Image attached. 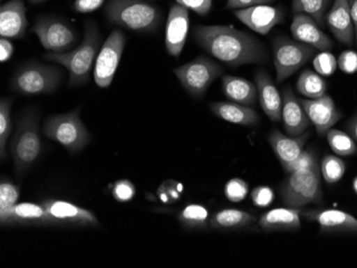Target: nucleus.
<instances>
[{
  "label": "nucleus",
  "mask_w": 357,
  "mask_h": 268,
  "mask_svg": "<svg viewBox=\"0 0 357 268\" xmlns=\"http://www.w3.org/2000/svg\"><path fill=\"white\" fill-rule=\"evenodd\" d=\"M192 36L200 47L230 67L268 61L266 46L232 26L198 25L192 30Z\"/></svg>",
  "instance_id": "1"
},
{
  "label": "nucleus",
  "mask_w": 357,
  "mask_h": 268,
  "mask_svg": "<svg viewBox=\"0 0 357 268\" xmlns=\"http://www.w3.org/2000/svg\"><path fill=\"white\" fill-rule=\"evenodd\" d=\"M102 36L99 28L92 21L85 22L84 40L79 46L67 53H47L44 55L46 61L55 62L69 72L70 88L86 85L90 81V74L96 65V57L101 49Z\"/></svg>",
  "instance_id": "2"
},
{
  "label": "nucleus",
  "mask_w": 357,
  "mask_h": 268,
  "mask_svg": "<svg viewBox=\"0 0 357 268\" xmlns=\"http://www.w3.org/2000/svg\"><path fill=\"white\" fill-rule=\"evenodd\" d=\"M10 152L16 175L19 178L23 177L39 161L42 143L37 110L27 109L20 116L10 145Z\"/></svg>",
  "instance_id": "3"
},
{
  "label": "nucleus",
  "mask_w": 357,
  "mask_h": 268,
  "mask_svg": "<svg viewBox=\"0 0 357 268\" xmlns=\"http://www.w3.org/2000/svg\"><path fill=\"white\" fill-rule=\"evenodd\" d=\"M105 15L109 23L135 33H153L163 21L160 8L144 0H109Z\"/></svg>",
  "instance_id": "4"
},
{
  "label": "nucleus",
  "mask_w": 357,
  "mask_h": 268,
  "mask_svg": "<svg viewBox=\"0 0 357 268\" xmlns=\"http://www.w3.org/2000/svg\"><path fill=\"white\" fill-rule=\"evenodd\" d=\"M320 163L310 169L289 173L280 187V198L284 207L304 209L310 204L322 207V181Z\"/></svg>",
  "instance_id": "5"
},
{
  "label": "nucleus",
  "mask_w": 357,
  "mask_h": 268,
  "mask_svg": "<svg viewBox=\"0 0 357 268\" xmlns=\"http://www.w3.org/2000/svg\"><path fill=\"white\" fill-rule=\"evenodd\" d=\"M63 73L60 68L40 62H27L14 72L11 90L24 97L52 94L61 85Z\"/></svg>",
  "instance_id": "6"
},
{
  "label": "nucleus",
  "mask_w": 357,
  "mask_h": 268,
  "mask_svg": "<svg viewBox=\"0 0 357 268\" xmlns=\"http://www.w3.org/2000/svg\"><path fill=\"white\" fill-rule=\"evenodd\" d=\"M43 131L46 137L60 143L71 154L83 151L91 139L87 127L80 119V107L70 113L48 117Z\"/></svg>",
  "instance_id": "7"
},
{
  "label": "nucleus",
  "mask_w": 357,
  "mask_h": 268,
  "mask_svg": "<svg viewBox=\"0 0 357 268\" xmlns=\"http://www.w3.org/2000/svg\"><path fill=\"white\" fill-rule=\"evenodd\" d=\"M316 55L317 49L312 46L284 36L275 37L273 40V61L276 70V81L280 84L286 81Z\"/></svg>",
  "instance_id": "8"
},
{
  "label": "nucleus",
  "mask_w": 357,
  "mask_h": 268,
  "mask_svg": "<svg viewBox=\"0 0 357 268\" xmlns=\"http://www.w3.org/2000/svg\"><path fill=\"white\" fill-rule=\"evenodd\" d=\"M174 75L183 89L195 99L204 97L212 84L222 76L224 69L218 62L206 56H199L174 70Z\"/></svg>",
  "instance_id": "9"
},
{
  "label": "nucleus",
  "mask_w": 357,
  "mask_h": 268,
  "mask_svg": "<svg viewBox=\"0 0 357 268\" xmlns=\"http://www.w3.org/2000/svg\"><path fill=\"white\" fill-rule=\"evenodd\" d=\"M31 33L37 36L44 49L51 53H67L78 41L75 29L59 17H39L31 28Z\"/></svg>",
  "instance_id": "10"
},
{
  "label": "nucleus",
  "mask_w": 357,
  "mask_h": 268,
  "mask_svg": "<svg viewBox=\"0 0 357 268\" xmlns=\"http://www.w3.org/2000/svg\"><path fill=\"white\" fill-rule=\"evenodd\" d=\"M126 43V37L123 31L115 29L112 30L106 41L102 44L93 70L94 81L98 87L106 89L112 85L119 67Z\"/></svg>",
  "instance_id": "11"
},
{
  "label": "nucleus",
  "mask_w": 357,
  "mask_h": 268,
  "mask_svg": "<svg viewBox=\"0 0 357 268\" xmlns=\"http://www.w3.org/2000/svg\"><path fill=\"white\" fill-rule=\"evenodd\" d=\"M43 205L48 215L51 216L53 227L100 228L99 219L92 212L76 204L57 199H44Z\"/></svg>",
  "instance_id": "12"
},
{
  "label": "nucleus",
  "mask_w": 357,
  "mask_h": 268,
  "mask_svg": "<svg viewBox=\"0 0 357 268\" xmlns=\"http://www.w3.org/2000/svg\"><path fill=\"white\" fill-rule=\"evenodd\" d=\"M310 223H318L320 233L326 235H357V218L339 210H302L301 213Z\"/></svg>",
  "instance_id": "13"
},
{
  "label": "nucleus",
  "mask_w": 357,
  "mask_h": 268,
  "mask_svg": "<svg viewBox=\"0 0 357 268\" xmlns=\"http://www.w3.org/2000/svg\"><path fill=\"white\" fill-rule=\"evenodd\" d=\"M0 225L1 227H53V221L41 203L24 202L1 212Z\"/></svg>",
  "instance_id": "14"
},
{
  "label": "nucleus",
  "mask_w": 357,
  "mask_h": 268,
  "mask_svg": "<svg viewBox=\"0 0 357 268\" xmlns=\"http://www.w3.org/2000/svg\"><path fill=\"white\" fill-rule=\"evenodd\" d=\"M300 101L320 137L326 136L333 126L342 118V111L328 94L318 99H300Z\"/></svg>",
  "instance_id": "15"
},
{
  "label": "nucleus",
  "mask_w": 357,
  "mask_h": 268,
  "mask_svg": "<svg viewBox=\"0 0 357 268\" xmlns=\"http://www.w3.org/2000/svg\"><path fill=\"white\" fill-rule=\"evenodd\" d=\"M234 14L244 25L262 36L268 35L275 26L284 22V11L282 7L258 5L236 10Z\"/></svg>",
  "instance_id": "16"
},
{
  "label": "nucleus",
  "mask_w": 357,
  "mask_h": 268,
  "mask_svg": "<svg viewBox=\"0 0 357 268\" xmlns=\"http://www.w3.org/2000/svg\"><path fill=\"white\" fill-rule=\"evenodd\" d=\"M190 28L188 8L174 5L170 9L165 29L166 51L172 57L178 58L183 51Z\"/></svg>",
  "instance_id": "17"
},
{
  "label": "nucleus",
  "mask_w": 357,
  "mask_h": 268,
  "mask_svg": "<svg viewBox=\"0 0 357 268\" xmlns=\"http://www.w3.org/2000/svg\"><path fill=\"white\" fill-rule=\"evenodd\" d=\"M291 33L296 41L312 46L317 51L328 52L334 47V42L310 15L294 14L291 24Z\"/></svg>",
  "instance_id": "18"
},
{
  "label": "nucleus",
  "mask_w": 357,
  "mask_h": 268,
  "mask_svg": "<svg viewBox=\"0 0 357 268\" xmlns=\"http://www.w3.org/2000/svg\"><path fill=\"white\" fill-rule=\"evenodd\" d=\"M282 116L284 131L287 135L298 137L310 129L312 126L306 110L303 107L300 99L296 97L291 88H284L282 91Z\"/></svg>",
  "instance_id": "19"
},
{
  "label": "nucleus",
  "mask_w": 357,
  "mask_h": 268,
  "mask_svg": "<svg viewBox=\"0 0 357 268\" xmlns=\"http://www.w3.org/2000/svg\"><path fill=\"white\" fill-rule=\"evenodd\" d=\"M326 24L339 43L349 47L354 45V24L351 17L349 0H335L326 13Z\"/></svg>",
  "instance_id": "20"
},
{
  "label": "nucleus",
  "mask_w": 357,
  "mask_h": 268,
  "mask_svg": "<svg viewBox=\"0 0 357 268\" xmlns=\"http://www.w3.org/2000/svg\"><path fill=\"white\" fill-rule=\"evenodd\" d=\"M24 0H10L0 9V36L6 39H23L28 28Z\"/></svg>",
  "instance_id": "21"
},
{
  "label": "nucleus",
  "mask_w": 357,
  "mask_h": 268,
  "mask_svg": "<svg viewBox=\"0 0 357 268\" xmlns=\"http://www.w3.org/2000/svg\"><path fill=\"white\" fill-rule=\"evenodd\" d=\"M255 81L258 89L259 103L264 113L273 122L282 121V95H280L272 77L262 69L257 70Z\"/></svg>",
  "instance_id": "22"
},
{
  "label": "nucleus",
  "mask_w": 357,
  "mask_h": 268,
  "mask_svg": "<svg viewBox=\"0 0 357 268\" xmlns=\"http://www.w3.org/2000/svg\"><path fill=\"white\" fill-rule=\"evenodd\" d=\"M310 137V132H306L298 137H292L274 129L268 134V140L275 155L282 166H284L298 159L304 151L307 140Z\"/></svg>",
  "instance_id": "23"
},
{
  "label": "nucleus",
  "mask_w": 357,
  "mask_h": 268,
  "mask_svg": "<svg viewBox=\"0 0 357 268\" xmlns=\"http://www.w3.org/2000/svg\"><path fill=\"white\" fill-rule=\"evenodd\" d=\"M303 209L280 207L262 214L258 225L264 232H291L301 229V213Z\"/></svg>",
  "instance_id": "24"
},
{
  "label": "nucleus",
  "mask_w": 357,
  "mask_h": 268,
  "mask_svg": "<svg viewBox=\"0 0 357 268\" xmlns=\"http://www.w3.org/2000/svg\"><path fill=\"white\" fill-rule=\"evenodd\" d=\"M222 86L225 97L234 103L252 107L259 101L257 86L245 78L222 75Z\"/></svg>",
  "instance_id": "25"
},
{
  "label": "nucleus",
  "mask_w": 357,
  "mask_h": 268,
  "mask_svg": "<svg viewBox=\"0 0 357 268\" xmlns=\"http://www.w3.org/2000/svg\"><path fill=\"white\" fill-rule=\"evenodd\" d=\"M210 109L216 117L229 123L255 126L260 122L256 110L234 102H215L210 104Z\"/></svg>",
  "instance_id": "26"
},
{
  "label": "nucleus",
  "mask_w": 357,
  "mask_h": 268,
  "mask_svg": "<svg viewBox=\"0 0 357 268\" xmlns=\"http://www.w3.org/2000/svg\"><path fill=\"white\" fill-rule=\"evenodd\" d=\"M256 216L241 210L226 209L211 216V229L218 231H238L256 223Z\"/></svg>",
  "instance_id": "27"
},
{
  "label": "nucleus",
  "mask_w": 357,
  "mask_h": 268,
  "mask_svg": "<svg viewBox=\"0 0 357 268\" xmlns=\"http://www.w3.org/2000/svg\"><path fill=\"white\" fill-rule=\"evenodd\" d=\"M296 90L306 99H318L326 94L328 84L322 75L312 70L306 69L298 76Z\"/></svg>",
  "instance_id": "28"
},
{
  "label": "nucleus",
  "mask_w": 357,
  "mask_h": 268,
  "mask_svg": "<svg viewBox=\"0 0 357 268\" xmlns=\"http://www.w3.org/2000/svg\"><path fill=\"white\" fill-rule=\"evenodd\" d=\"M210 214L202 204H190L178 214V221L186 230L206 231L210 228Z\"/></svg>",
  "instance_id": "29"
},
{
  "label": "nucleus",
  "mask_w": 357,
  "mask_h": 268,
  "mask_svg": "<svg viewBox=\"0 0 357 268\" xmlns=\"http://www.w3.org/2000/svg\"><path fill=\"white\" fill-rule=\"evenodd\" d=\"M332 0H292L294 14L304 13L310 15L320 27H324L326 13Z\"/></svg>",
  "instance_id": "30"
},
{
  "label": "nucleus",
  "mask_w": 357,
  "mask_h": 268,
  "mask_svg": "<svg viewBox=\"0 0 357 268\" xmlns=\"http://www.w3.org/2000/svg\"><path fill=\"white\" fill-rule=\"evenodd\" d=\"M328 145L338 156H352L357 153L355 140L347 132L331 129L326 134Z\"/></svg>",
  "instance_id": "31"
},
{
  "label": "nucleus",
  "mask_w": 357,
  "mask_h": 268,
  "mask_svg": "<svg viewBox=\"0 0 357 268\" xmlns=\"http://www.w3.org/2000/svg\"><path fill=\"white\" fill-rule=\"evenodd\" d=\"M13 100L3 97L0 101V157L7 159V141L12 132L11 106Z\"/></svg>",
  "instance_id": "32"
},
{
  "label": "nucleus",
  "mask_w": 357,
  "mask_h": 268,
  "mask_svg": "<svg viewBox=\"0 0 357 268\" xmlns=\"http://www.w3.org/2000/svg\"><path fill=\"white\" fill-rule=\"evenodd\" d=\"M321 175L328 184L338 183L346 173V163L339 156L326 154L320 161Z\"/></svg>",
  "instance_id": "33"
},
{
  "label": "nucleus",
  "mask_w": 357,
  "mask_h": 268,
  "mask_svg": "<svg viewBox=\"0 0 357 268\" xmlns=\"http://www.w3.org/2000/svg\"><path fill=\"white\" fill-rule=\"evenodd\" d=\"M318 163H320L319 161V152L314 149V148H312V149L304 150L298 159L287 164V165L282 166V168L289 175V173H294V172L310 169V168H312V166Z\"/></svg>",
  "instance_id": "34"
},
{
  "label": "nucleus",
  "mask_w": 357,
  "mask_h": 268,
  "mask_svg": "<svg viewBox=\"0 0 357 268\" xmlns=\"http://www.w3.org/2000/svg\"><path fill=\"white\" fill-rule=\"evenodd\" d=\"M20 198V187L9 180L0 183V213L14 207Z\"/></svg>",
  "instance_id": "35"
},
{
  "label": "nucleus",
  "mask_w": 357,
  "mask_h": 268,
  "mask_svg": "<svg viewBox=\"0 0 357 268\" xmlns=\"http://www.w3.org/2000/svg\"><path fill=\"white\" fill-rule=\"evenodd\" d=\"M248 189H250V186H248V182L236 178V179H231L227 182L224 193L227 199L234 202V203H238V202L245 199L246 196L248 195Z\"/></svg>",
  "instance_id": "36"
},
{
  "label": "nucleus",
  "mask_w": 357,
  "mask_h": 268,
  "mask_svg": "<svg viewBox=\"0 0 357 268\" xmlns=\"http://www.w3.org/2000/svg\"><path fill=\"white\" fill-rule=\"evenodd\" d=\"M338 63L336 58L328 52L318 54L314 59V68L317 73L322 76H331L336 72Z\"/></svg>",
  "instance_id": "37"
},
{
  "label": "nucleus",
  "mask_w": 357,
  "mask_h": 268,
  "mask_svg": "<svg viewBox=\"0 0 357 268\" xmlns=\"http://www.w3.org/2000/svg\"><path fill=\"white\" fill-rule=\"evenodd\" d=\"M135 195V186L128 180H120L112 187V196L118 202L131 201Z\"/></svg>",
  "instance_id": "38"
},
{
  "label": "nucleus",
  "mask_w": 357,
  "mask_h": 268,
  "mask_svg": "<svg viewBox=\"0 0 357 268\" xmlns=\"http://www.w3.org/2000/svg\"><path fill=\"white\" fill-rule=\"evenodd\" d=\"M252 203L258 207H266L274 201L275 194L268 186H258L250 194Z\"/></svg>",
  "instance_id": "39"
},
{
  "label": "nucleus",
  "mask_w": 357,
  "mask_h": 268,
  "mask_svg": "<svg viewBox=\"0 0 357 268\" xmlns=\"http://www.w3.org/2000/svg\"><path fill=\"white\" fill-rule=\"evenodd\" d=\"M182 191V185L174 181L165 182L158 189V196L162 201L165 203H172L176 201L180 197V191Z\"/></svg>",
  "instance_id": "40"
},
{
  "label": "nucleus",
  "mask_w": 357,
  "mask_h": 268,
  "mask_svg": "<svg viewBox=\"0 0 357 268\" xmlns=\"http://www.w3.org/2000/svg\"><path fill=\"white\" fill-rule=\"evenodd\" d=\"M339 69L344 73L354 74L357 72V53L354 51H344L340 54L338 60Z\"/></svg>",
  "instance_id": "41"
},
{
  "label": "nucleus",
  "mask_w": 357,
  "mask_h": 268,
  "mask_svg": "<svg viewBox=\"0 0 357 268\" xmlns=\"http://www.w3.org/2000/svg\"><path fill=\"white\" fill-rule=\"evenodd\" d=\"M178 5L192 10L199 15H206L212 8V0H176Z\"/></svg>",
  "instance_id": "42"
},
{
  "label": "nucleus",
  "mask_w": 357,
  "mask_h": 268,
  "mask_svg": "<svg viewBox=\"0 0 357 268\" xmlns=\"http://www.w3.org/2000/svg\"><path fill=\"white\" fill-rule=\"evenodd\" d=\"M105 0H75L73 9L78 13H91L101 8Z\"/></svg>",
  "instance_id": "43"
},
{
  "label": "nucleus",
  "mask_w": 357,
  "mask_h": 268,
  "mask_svg": "<svg viewBox=\"0 0 357 268\" xmlns=\"http://www.w3.org/2000/svg\"><path fill=\"white\" fill-rule=\"evenodd\" d=\"M274 0H228L227 1L226 9L228 10H241L246 8L254 7L258 5H268Z\"/></svg>",
  "instance_id": "44"
},
{
  "label": "nucleus",
  "mask_w": 357,
  "mask_h": 268,
  "mask_svg": "<svg viewBox=\"0 0 357 268\" xmlns=\"http://www.w3.org/2000/svg\"><path fill=\"white\" fill-rule=\"evenodd\" d=\"M14 53V46L9 39L1 38L0 40V61L1 63L9 61Z\"/></svg>",
  "instance_id": "45"
},
{
  "label": "nucleus",
  "mask_w": 357,
  "mask_h": 268,
  "mask_svg": "<svg viewBox=\"0 0 357 268\" xmlns=\"http://www.w3.org/2000/svg\"><path fill=\"white\" fill-rule=\"evenodd\" d=\"M344 129H347V133L355 140V143H357V111L347 122Z\"/></svg>",
  "instance_id": "46"
},
{
  "label": "nucleus",
  "mask_w": 357,
  "mask_h": 268,
  "mask_svg": "<svg viewBox=\"0 0 357 268\" xmlns=\"http://www.w3.org/2000/svg\"><path fill=\"white\" fill-rule=\"evenodd\" d=\"M349 5H350L351 17L354 24L355 44L357 46V0H349Z\"/></svg>",
  "instance_id": "47"
},
{
  "label": "nucleus",
  "mask_w": 357,
  "mask_h": 268,
  "mask_svg": "<svg viewBox=\"0 0 357 268\" xmlns=\"http://www.w3.org/2000/svg\"><path fill=\"white\" fill-rule=\"evenodd\" d=\"M353 189H354L355 194H357V177L353 181Z\"/></svg>",
  "instance_id": "48"
},
{
  "label": "nucleus",
  "mask_w": 357,
  "mask_h": 268,
  "mask_svg": "<svg viewBox=\"0 0 357 268\" xmlns=\"http://www.w3.org/2000/svg\"><path fill=\"white\" fill-rule=\"evenodd\" d=\"M28 1L31 3H42L46 1V0H28Z\"/></svg>",
  "instance_id": "49"
}]
</instances>
